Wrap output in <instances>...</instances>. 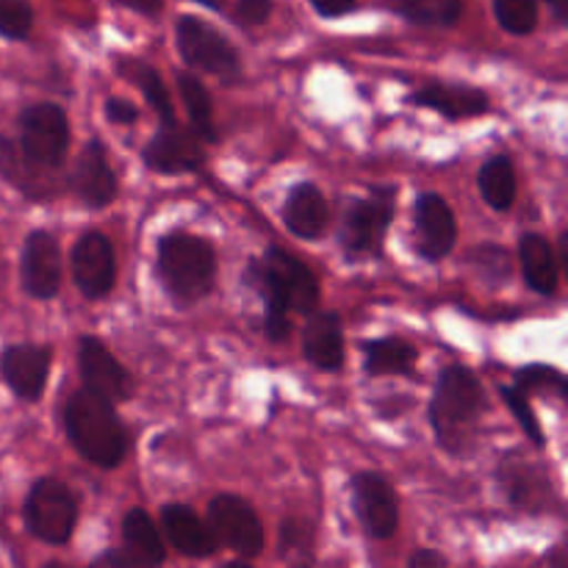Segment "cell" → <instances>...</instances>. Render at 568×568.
<instances>
[{"label":"cell","mask_w":568,"mask_h":568,"mask_svg":"<svg viewBox=\"0 0 568 568\" xmlns=\"http://www.w3.org/2000/svg\"><path fill=\"white\" fill-rule=\"evenodd\" d=\"M408 568H453V566H449V560L444 558L442 552H436V549H419V552L410 555Z\"/></svg>","instance_id":"obj_37"},{"label":"cell","mask_w":568,"mask_h":568,"mask_svg":"<svg viewBox=\"0 0 568 568\" xmlns=\"http://www.w3.org/2000/svg\"><path fill=\"white\" fill-rule=\"evenodd\" d=\"M42 568H70V566H64V564H44Z\"/></svg>","instance_id":"obj_45"},{"label":"cell","mask_w":568,"mask_h":568,"mask_svg":"<svg viewBox=\"0 0 568 568\" xmlns=\"http://www.w3.org/2000/svg\"><path fill=\"white\" fill-rule=\"evenodd\" d=\"M144 164L161 175H181V172H194L205 161V150L200 136L186 128H161L148 142L142 153Z\"/></svg>","instance_id":"obj_14"},{"label":"cell","mask_w":568,"mask_h":568,"mask_svg":"<svg viewBox=\"0 0 568 568\" xmlns=\"http://www.w3.org/2000/svg\"><path fill=\"white\" fill-rule=\"evenodd\" d=\"M89 568H139V566L133 564L122 549H105L103 555H98V558L89 564Z\"/></svg>","instance_id":"obj_36"},{"label":"cell","mask_w":568,"mask_h":568,"mask_svg":"<svg viewBox=\"0 0 568 568\" xmlns=\"http://www.w3.org/2000/svg\"><path fill=\"white\" fill-rule=\"evenodd\" d=\"M33 28V9L28 0H0V33L6 39H26Z\"/></svg>","instance_id":"obj_32"},{"label":"cell","mask_w":568,"mask_h":568,"mask_svg":"<svg viewBox=\"0 0 568 568\" xmlns=\"http://www.w3.org/2000/svg\"><path fill=\"white\" fill-rule=\"evenodd\" d=\"M272 3L270 0H233V20H239L242 26H258L270 17Z\"/></svg>","instance_id":"obj_34"},{"label":"cell","mask_w":568,"mask_h":568,"mask_svg":"<svg viewBox=\"0 0 568 568\" xmlns=\"http://www.w3.org/2000/svg\"><path fill=\"white\" fill-rule=\"evenodd\" d=\"M122 541H125V549H122V552H125L139 568L164 566V538H161L159 527L153 525V519H150L142 508H133L125 514V519H122Z\"/></svg>","instance_id":"obj_22"},{"label":"cell","mask_w":568,"mask_h":568,"mask_svg":"<svg viewBox=\"0 0 568 568\" xmlns=\"http://www.w3.org/2000/svg\"><path fill=\"white\" fill-rule=\"evenodd\" d=\"M105 114H109L111 122H120V125H131V122H136V109H133L128 100H120V98H111L109 103H105Z\"/></svg>","instance_id":"obj_35"},{"label":"cell","mask_w":568,"mask_h":568,"mask_svg":"<svg viewBox=\"0 0 568 568\" xmlns=\"http://www.w3.org/2000/svg\"><path fill=\"white\" fill-rule=\"evenodd\" d=\"M414 225L419 255H425L427 261H442L444 255L453 253L458 225H455L453 209H449L442 194L425 192L416 197Z\"/></svg>","instance_id":"obj_13"},{"label":"cell","mask_w":568,"mask_h":568,"mask_svg":"<svg viewBox=\"0 0 568 568\" xmlns=\"http://www.w3.org/2000/svg\"><path fill=\"white\" fill-rule=\"evenodd\" d=\"M178 48H181L183 61L189 67L209 72V75L220 78L222 83H233L242 72L233 44L216 28L197 20V17H183L178 22Z\"/></svg>","instance_id":"obj_8"},{"label":"cell","mask_w":568,"mask_h":568,"mask_svg":"<svg viewBox=\"0 0 568 568\" xmlns=\"http://www.w3.org/2000/svg\"><path fill=\"white\" fill-rule=\"evenodd\" d=\"M70 144V122L61 105L37 103L20 114V150L44 170H59Z\"/></svg>","instance_id":"obj_6"},{"label":"cell","mask_w":568,"mask_h":568,"mask_svg":"<svg viewBox=\"0 0 568 568\" xmlns=\"http://www.w3.org/2000/svg\"><path fill=\"white\" fill-rule=\"evenodd\" d=\"M505 488L516 508L521 510H541L544 497H549V486L538 477L532 480L530 469H519L516 475H505Z\"/></svg>","instance_id":"obj_30"},{"label":"cell","mask_w":568,"mask_h":568,"mask_svg":"<svg viewBox=\"0 0 568 568\" xmlns=\"http://www.w3.org/2000/svg\"><path fill=\"white\" fill-rule=\"evenodd\" d=\"M78 369H81L83 388H89V392L100 394V397L111 399V403H122V399L131 397V375L109 353V347L100 338L83 336L78 342Z\"/></svg>","instance_id":"obj_12"},{"label":"cell","mask_w":568,"mask_h":568,"mask_svg":"<svg viewBox=\"0 0 568 568\" xmlns=\"http://www.w3.org/2000/svg\"><path fill=\"white\" fill-rule=\"evenodd\" d=\"M0 172H3L14 186L28 192V197H44V192L50 189L48 175L53 170H44V166L33 164V161L22 153L20 144L9 142V139H0Z\"/></svg>","instance_id":"obj_25"},{"label":"cell","mask_w":568,"mask_h":568,"mask_svg":"<svg viewBox=\"0 0 568 568\" xmlns=\"http://www.w3.org/2000/svg\"><path fill=\"white\" fill-rule=\"evenodd\" d=\"M72 277L83 297L100 300L111 292L116 277L114 247L98 231L83 233L72 247Z\"/></svg>","instance_id":"obj_11"},{"label":"cell","mask_w":568,"mask_h":568,"mask_svg":"<svg viewBox=\"0 0 568 568\" xmlns=\"http://www.w3.org/2000/svg\"><path fill=\"white\" fill-rule=\"evenodd\" d=\"M486 394L466 366H447L436 383L430 403V425L438 444L449 453H464L477 433Z\"/></svg>","instance_id":"obj_3"},{"label":"cell","mask_w":568,"mask_h":568,"mask_svg":"<svg viewBox=\"0 0 568 568\" xmlns=\"http://www.w3.org/2000/svg\"><path fill=\"white\" fill-rule=\"evenodd\" d=\"M0 369L17 397L37 403L50 375V353L44 347H33V344H17L3 353Z\"/></svg>","instance_id":"obj_17"},{"label":"cell","mask_w":568,"mask_h":568,"mask_svg":"<svg viewBox=\"0 0 568 568\" xmlns=\"http://www.w3.org/2000/svg\"><path fill=\"white\" fill-rule=\"evenodd\" d=\"M288 560V568H314V555H292Z\"/></svg>","instance_id":"obj_42"},{"label":"cell","mask_w":568,"mask_h":568,"mask_svg":"<svg viewBox=\"0 0 568 568\" xmlns=\"http://www.w3.org/2000/svg\"><path fill=\"white\" fill-rule=\"evenodd\" d=\"M394 220V189H372L369 197L349 200L342 216V247L349 255L377 253Z\"/></svg>","instance_id":"obj_7"},{"label":"cell","mask_w":568,"mask_h":568,"mask_svg":"<svg viewBox=\"0 0 568 568\" xmlns=\"http://www.w3.org/2000/svg\"><path fill=\"white\" fill-rule=\"evenodd\" d=\"M519 261L525 281L530 283L532 292L538 294H555L558 288V255H555L552 244L538 233H525L519 239Z\"/></svg>","instance_id":"obj_23"},{"label":"cell","mask_w":568,"mask_h":568,"mask_svg":"<svg viewBox=\"0 0 568 568\" xmlns=\"http://www.w3.org/2000/svg\"><path fill=\"white\" fill-rule=\"evenodd\" d=\"M311 3L322 17H342L353 9L355 0H311Z\"/></svg>","instance_id":"obj_38"},{"label":"cell","mask_w":568,"mask_h":568,"mask_svg":"<svg viewBox=\"0 0 568 568\" xmlns=\"http://www.w3.org/2000/svg\"><path fill=\"white\" fill-rule=\"evenodd\" d=\"M549 9H552V14L558 17L560 22L568 20V0H547Z\"/></svg>","instance_id":"obj_41"},{"label":"cell","mask_w":568,"mask_h":568,"mask_svg":"<svg viewBox=\"0 0 568 568\" xmlns=\"http://www.w3.org/2000/svg\"><path fill=\"white\" fill-rule=\"evenodd\" d=\"M247 283L264 300V325L272 342L288 336L292 314H311L320 305V283L314 272L281 247H270L264 258L250 264Z\"/></svg>","instance_id":"obj_1"},{"label":"cell","mask_w":568,"mask_h":568,"mask_svg":"<svg viewBox=\"0 0 568 568\" xmlns=\"http://www.w3.org/2000/svg\"><path fill=\"white\" fill-rule=\"evenodd\" d=\"M161 527L172 547L186 558H211L216 552V538L203 519L189 505H164L161 510Z\"/></svg>","instance_id":"obj_18"},{"label":"cell","mask_w":568,"mask_h":568,"mask_svg":"<svg viewBox=\"0 0 568 568\" xmlns=\"http://www.w3.org/2000/svg\"><path fill=\"white\" fill-rule=\"evenodd\" d=\"M120 72H122V75L131 78V81L136 83L139 89H142V94L148 98V103L153 105L155 114H159L161 128L175 125V111H172L170 92H166L164 81H161V75L153 70V67L144 64V61L128 59L125 64H120Z\"/></svg>","instance_id":"obj_28"},{"label":"cell","mask_w":568,"mask_h":568,"mask_svg":"<svg viewBox=\"0 0 568 568\" xmlns=\"http://www.w3.org/2000/svg\"><path fill=\"white\" fill-rule=\"evenodd\" d=\"M114 3L125 6V9H131V11H139V14H144V17H153V14H159L161 6H164V0H114Z\"/></svg>","instance_id":"obj_39"},{"label":"cell","mask_w":568,"mask_h":568,"mask_svg":"<svg viewBox=\"0 0 568 568\" xmlns=\"http://www.w3.org/2000/svg\"><path fill=\"white\" fill-rule=\"evenodd\" d=\"M303 353L316 369L336 372L344 364V331L342 322L331 311L314 314L303 327Z\"/></svg>","instance_id":"obj_19"},{"label":"cell","mask_w":568,"mask_h":568,"mask_svg":"<svg viewBox=\"0 0 568 568\" xmlns=\"http://www.w3.org/2000/svg\"><path fill=\"white\" fill-rule=\"evenodd\" d=\"M64 427L72 447L100 469H114L128 453V433L111 399L81 388L64 408Z\"/></svg>","instance_id":"obj_2"},{"label":"cell","mask_w":568,"mask_h":568,"mask_svg":"<svg viewBox=\"0 0 568 568\" xmlns=\"http://www.w3.org/2000/svg\"><path fill=\"white\" fill-rule=\"evenodd\" d=\"M499 26L508 33L525 37L538 22V0H494Z\"/></svg>","instance_id":"obj_31"},{"label":"cell","mask_w":568,"mask_h":568,"mask_svg":"<svg viewBox=\"0 0 568 568\" xmlns=\"http://www.w3.org/2000/svg\"><path fill=\"white\" fill-rule=\"evenodd\" d=\"M209 530L216 544L233 549L242 558H258L264 549V527L247 499L236 494H220L209 505Z\"/></svg>","instance_id":"obj_9"},{"label":"cell","mask_w":568,"mask_h":568,"mask_svg":"<svg viewBox=\"0 0 568 568\" xmlns=\"http://www.w3.org/2000/svg\"><path fill=\"white\" fill-rule=\"evenodd\" d=\"M159 275L178 303H197L214 288V247L192 233H170L159 244Z\"/></svg>","instance_id":"obj_4"},{"label":"cell","mask_w":568,"mask_h":568,"mask_svg":"<svg viewBox=\"0 0 568 568\" xmlns=\"http://www.w3.org/2000/svg\"><path fill=\"white\" fill-rule=\"evenodd\" d=\"M547 566H549V568H566V566H568V560H566V547H560V544H558V547H555L552 552L547 555Z\"/></svg>","instance_id":"obj_40"},{"label":"cell","mask_w":568,"mask_h":568,"mask_svg":"<svg viewBox=\"0 0 568 568\" xmlns=\"http://www.w3.org/2000/svg\"><path fill=\"white\" fill-rule=\"evenodd\" d=\"M222 568H253V566L244 564V560H231V564H225Z\"/></svg>","instance_id":"obj_44"},{"label":"cell","mask_w":568,"mask_h":568,"mask_svg":"<svg viewBox=\"0 0 568 568\" xmlns=\"http://www.w3.org/2000/svg\"><path fill=\"white\" fill-rule=\"evenodd\" d=\"M349 494L366 536L375 541H388L399 527V505L392 483L377 471H361L349 483Z\"/></svg>","instance_id":"obj_10"},{"label":"cell","mask_w":568,"mask_h":568,"mask_svg":"<svg viewBox=\"0 0 568 568\" xmlns=\"http://www.w3.org/2000/svg\"><path fill=\"white\" fill-rule=\"evenodd\" d=\"M480 194L491 209L508 211L516 200V172L508 155H494L491 161L480 166Z\"/></svg>","instance_id":"obj_26"},{"label":"cell","mask_w":568,"mask_h":568,"mask_svg":"<svg viewBox=\"0 0 568 568\" xmlns=\"http://www.w3.org/2000/svg\"><path fill=\"white\" fill-rule=\"evenodd\" d=\"M78 521V499L55 477H42L31 486L26 499L28 532L50 547H64Z\"/></svg>","instance_id":"obj_5"},{"label":"cell","mask_w":568,"mask_h":568,"mask_svg":"<svg viewBox=\"0 0 568 568\" xmlns=\"http://www.w3.org/2000/svg\"><path fill=\"white\" fill-rule=\"evenodd\" d=\"M197 3L209 6V9H225V0H197Z\"/></svg>","instance_id":"obj_43"},{"label":"cell","mask_w":568,"mask_h":568,"mask_svg":"<svg viewBox=\"0 0 568 568\" xmlns=\"http://www.w3.org/2000/svg\"><path fill=\"white\" fill-rule=\"evenodd\" d=\"M394 9L416 26H455L460 0H392Z\"/></svg>","instance_id":"obj_29"},{"label":"cell","mask_w":568,"mask_h":568,"mask_svg":"<svg viewBox=\"0 0 568 568\" xmlns=\"http://www.w3.org/2000/svg\"><path fill=\"white\" fill-rule=\"evenodd\" d=\"M364 355V369L369 377L410 375L416 358H419L414 344L403 342V338H377V342L366 344Z\"/></svg>","instance_id":"obj_24"},{"label":"cell","mask_w":568,"mask_h":568,"mask_svg":"<svg viewBox=\"0 0 568 568\" xmlns=\"http://www.w3.org/2000/svg\"><path fill=\"white\" fill-rule=\"evenodd\" d=\"M414 103L438 111L447 120H464L488 111L486 92L466 83H427L425 89L414 92Z\"/></svg>","instance_id":"obj_20"},{"label":"cell","mask_w":568,"mask_h":568,"mask_svg":"<svg viewBox=\"0 0 568 568\" xmlns=\"http://www.w3.org/2000/svg\"><path fill=\"white\" fill-rule=\"evenodd\" d=\"M503 397H505V403L510 405V410H514L516 414V419H519V425H521V430L527 433V438H530L532 444H536V447H544V433H541V425H538V419H536V414H532V408H530V403H527V394L525 392H519V388H503Z\"/></svg>","instance_id":"obj_33"},{"label":"cell","mask_w":568,"mask_h":568,"mask_svg":"<svg viewBox=\"0 0 568 568\" xmlns=\"http://www.w3.org/2000/svg\"><path fill=\"white\" fill-rule=\"evenodd\" d=\"M283 222L300 239H320L327 225L325 194L314 183H297L283 203Z\"/></svg>","instance_id":"obj_21"},{"label":"cell","mask_w":568,"mask_h":568,"mask_svg":"<svg viewBox=\"0 0 568 568\" xmlns=\"http://www.w3.org/2000/svg\"><path fill=\"white\" fill-rule=\"evenodd\" d=\"M72 192L89 205V209H103L116 197V178L111 172L109 159H105V144L92 139L81 150L72 170Z\"/></svg>","instance_id":"obj_16"},{"label":"cell","mask_w":568,"mask_h":568,"mask_svg":"<svg viewBox=\"0 0 568 568\" xmlns=\"http://www.w3.org/2000/svg\"><path fill=\"white\" fill-rule=\"evenodd\" d=\"M22 286L31 297L53 300L61 286V250L48 231H33L22 250Z\"/></svg>","instance_id":"obj_15"},{"label":"cell","mask_w":568,"mask_h":568,"mask_svg":"<svg viewBox=\"0 0 568 568\" xmlns=\"http://www.w3.org/2000/svg\"><path fill=\"white\" fill-rule=\"evenodd\" d=\"M178 89H181L183 105H186L189 120H192V131L205 142H214V105H211V94L205 83L192 72H178Z\"/></svg>","instance_id":"obj_27"}]
</instances>
